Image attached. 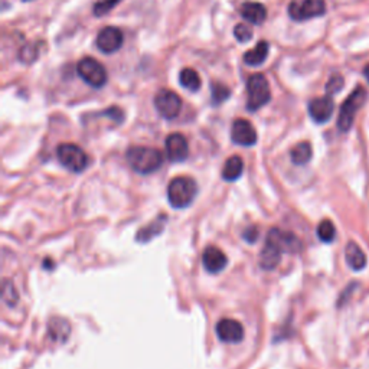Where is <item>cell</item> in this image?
I'll return each mask as SVG.
<instances>
[{
    "mask_svg": "<svg viewBox=\"0 0 369 369\" xmlns=\"http://www.w3.org/2000/svg\"><path fill=\"white\" fill-rule=\"evenodd\" d=\"M127 162L130 168L140 175H150L156 172L162 163V153L158 149L146 146H133L127 150Z\"/></svg>",
    "mask_w": 369,
    "mask_h": 369,
    "instance_id": "obj_1",
    "label": "cell"
},
{
    "mask_svg": "<svg viewBox=\"0 0 369 369\" xmlns=\"http://www.w3.org/2000/svg\"><path fill=\"white\" fill-rule=\"evenodd\" d=\"M198 194V184L189 176L175 177L168 187L169 204L176 209L188 208Z\"/></svg>",
    "mask_w": 369,
    "mask_h": 369,
    "instance_id": "obj_2",
    "label": "cell"
},
{
    "mask_svg": "<svg viewBox=\"0 0 369 369\" xmlns=\"http://www.w3.org/2000/svg\"><path fill=\"white\" fill-rule=\"evenodd\" d=\"M56 156L59 163L71 172L80 173L88 166L87 153L77 144L63 143L56 149Z\"/></svg>",
    "mask_w": 369,
    "mask_h": 369,
    "instance_id": "obj_3",
    "label": "cell"
},
{
    "mask_svg": "<svg viewBox=\"0 0 369 369\" xmlns=\"http://www.w3.org/2000/svg\"><path fill=\"white\" fill-rule=\"evenodd\" d=\"M365 100H366V91L362 87H358L345 100L339 111V118H337V127H339L341 132L346 133L351 130L355 115L359 111V108L363 106Z\"/></svg>",
    "mask_w": 369,
    "mask_h": 369,
    "instance_id": "obj_4",
    "label": "cell"
},
{
    "mask_svg": "<svg viewBox=\"0 0 369 369\" xmlns=\"http://www.w3.org/2000/svg\"><path fill=\"white\" fill-rule=\"evenodd\" d=\"M247 92H249L247 108L250 111L260 110L271 99L270 84L263 74H254L253 77H250L247 82Z\"/></svg>",
    "mask_w": 369,
    "mask_h": 369,
    "instance_id": "obj_5",
    "label": "cell"
},
{
    "mask_svg": "<svg viewBox=\"0 0 369 369\" xmlns=\"http://www.w3.org/2000/svg\"><path fill=\"white\" fill-rule=\"evenodd\" d=\"M77 73L88 85L100 88L107 82L106 68L94 58H84L77 65Z\"/></svg>",
    "mask_w": 369,
    "mask_h": 369,
    "instance_id": "obj_6",
    "label": "cell"
},
{
    "mask_svg": "<svg viewBox=\"0 0 369 369\" xmlns=\"http://www.w3.org/2000/svg\"><path fill=\"white\" fill-rule=\"evenodd\" d=\"M326 4L323 0H301V2H293L289 6V15L297 22H304L318 16L325 15Z\"/></svg>",
    "mask_w": 369,
    "mask_h": 369,
    "instance_id": "obj_7",
    "label": "cell"
},
{
    "mask_svg": "<svg viewBox=\"0 0 369 369\" xmlns=\"http://www.w3.org/2000/svg\"><path fill=\"white\" fill-rule=\"evenodd\" d=\"M155 107L163 118L173 120L179 115L182 110V100L176 92L170 89H162L158 92L155 99Z\"/></svg>",
    "mask_w": 369,
    "mask_h": 369,
    "instance_id": "obj_8",
    "label": "cell"
},
{
    "mask_svg": "<svg viewBox=\"0 0 369 369\" xmlns=\"http://www.w3.org/2000/svg\"><path fill=\"white\" fill-rule=\"evenodd\" d=\"M273 245H275L283 254L284 253H299L301 250V241L289 231H283L279 228H273L267 234V239Z\"/></svg>",
    "mask_w": 369,
    "mask_h": 369,
    "instance_id": "obj_9",
    "label": "cell"
},
{
    "mask_svg": "<svg viewBox=\"0 0 369 369\" xmlns=\"http://www.w3.org/2000/svg\"><path fill=\"white\" fill-rule=\"evenodd\" d=\"M231 139L238 146L250 147L257 143V132L249 120L238 118L234 121V125H232Z\"/></svg>",
    "mask_w": 369,
    "mask_h": 369,
    "instance_id": "obj_10",
    "label": "cell"
},
{
    "mask_svg": "<svg viewBox=\"0 0 369 369\" xmlns=\"http://www.w3.org/2000/svg\"><path fill=\"white\" fill-rule=\"evenodd\" d=\"M166 153L170 162H183L189 156V144L180 133H173L166 139Z\"/></svg>",
    "mask_w": 369,
    "mask_h": 369,
    "instance_id": "obj_11",
    "label": "cell"
},
{
    "mask_svg": "<svg viewBox=\"0 0 369 369\" xmlns=\"http://www.w3.org/2000/svg\"><path fill=\"white\" fill-rule=\"evenodd\" d=\"M123 45V34L118 27L107 26L101 29L97 37V46L104 54H113Z\"/></svg>",
    "mask_w": 369,
    "mask_h": 369,
    "instance_id": "obj_12",
    "label": "cell"
},
{
    "mask_svg": "<svg viewBox=\"0 0 369 369\" xmlns=\"http://www.w3.org/2000/svg\"><path fill=\"white\" fill-rule=\"evenodd\" d=\"M217 336L225 344H239L244 339V327L238 320L223 319L217 325Z\"/></svg>",
    "mask_w": 369,
    "mask_h": 369,
    "instance_id": "obj_13",
    "label": "cell"
},
{
    "mask_svg": "<svg viewBox=\"0 0 369 369\" xmlns=\"http://www.w3.org/2000/svg\"><path fill=\"white\" fill-rule=\"evenodd\" d=\"M202 264L204 268L211 273V274H218L221 273L227 264H228V258L225 256V253L217 247H206L204 254H202Z\"/></svg>",
    "mask_w": 369,
    "mask_h": 369,
    "instance_id": "obj_14",
    "label": "cell"
},
{
    "mask_svg": "<svg viewBox=\"0 0 369 369\" xmlns=\"http://www.w3.org/2000/svg\"><path fill=\"white\" fill-rule=\"evenodd\" d=\"M333 110H334V104L329 96L315 99L309 103V114L318 125H323V123L329 121L333 114Z\"/></svg>",
    "mask_w": 369,
    "mask_h": 369,
    "instance_id": "obj_15",
    "label": "cell"
},
{
    "mask_svg": "<svg viewBox=\"0 0 369 369\" xmlns=\"http://www.w3.org/2000/svg\"><path fill=\"white\" fill-rule=\"evenodd\" d=\"M282 256H283V253L279 249H277L275 245L265 241L264 247L260 253V267L263 270H274L277 265L280 264Z\"/></svg>",
    "mask_w": 369,
    "mask_h": 369,
    "instance_id": "obj_16",
    "label": "cell"
},
{
    "mask_svg": "<svg viewBox=\"0 0 369 369\" xmlns=\"http://www.w3.org/2000/svg\"><path fill=\"white\" fill-rule=\"evenodd\" d=\"M345 257H346V263L348 265L354 270V271H361L366 267V256L365 253L361 250L359 245L354 241L348 242L346 249H345Z\"/></svg>",
    "mask_w": 369,
    "mask_h": 369,
    "instance_id": "obj_17",
    "label": "cell"
},
{
    "mask_svg": "<svg viewBox=\"0 0 369 369\" xmlns=\"http://www.w3.org/2000/svg\"><path fill=\"white\" fill-rule=\"evenodd\" d=\"M241 15L245 20L253 25H261L267 18V11L261 4L247 2L241 6Z\"/></svg>",
    "mask_w": 369,
    "mask_h": 369,
    "instance_id": "obj_18",
    "label": "cell"
},
{
    "mask_svg": "<svg viewBox=\"0 0 369 369\" xmlns=\"http://www.w3.org/2000/svg\"><path fill=\"white\" fill-rule=\"evenodd\" d=\"M312 156H313V150L309 142H301L296 144L290 151L292 162L297 166H303L306 163H309Z\"/></svg>",
    "mask_w": 369,
    "mask_h": 369,
    "instance_id": "obj_19",
    "label": "cell"
},
{
    "mask_svg": "<svg viewBox=\"0 0 369 369\" xmlns=\"http://www.w3.org/2000/svg\"><path fill=\"white\" fill-rule=\"evenodd\" d=\"M166 221H168V218L165 217V215H161V217H159L158 220H155L151 224H149L147 227H144L143 230H140V231L137 232L136 239H137L139 242H147V241H150L151 238H155L156 235H159V234L163 231Z\"/></svg>",
    "mask_w": 369,
    "mask_h": 369,
    "instance_id": "obj_20",
    "label": "cell"
},
{
    "mask_svg": "<svg viewBox=\"0 0 369 369\" xmlns=\"http://www.w3.org/2000/svg\"><path fill=\"white\" fill-rule=\"evenodd\" d=\"M268 42L265 41H261L257 44V46L249 52H245L244 55V61L245 64L247 65H251V67H257V65H261L267 55H268Z\"/></svg>",
    "mask_w": 369,
    "mask_h": 369,
    "instance_id": "obj_21",
    "label": "cell"
},
{
    "mask_svg": "<svg viewBox=\"0 0 369 369\" xmlns=\"http://www.w3.org/2000/svg\"><path fill=\"white\" fill-rule=\"evenodd\" d=\"M244 170V162L239 156H231L223 169V179L227 182H234L237 180Z\"/></svg>",
    "mask_w": 369,
    "mask_h": 369,
    "instance_id": "obj_22",
    "label": "cell"
},
{
    "mask_svg": "<svg viewBox=\"0 0 369 369\" xmlns=\"http://www.w3.org/2000/svg\"><path fill=\"white\" fill-rule=\"evenodd\" d=\"M70 333H71V326L68 325L67 320L56 318L49 322V334L54 341L64 342Z\"/></svg>",
    "mask_w": 369,
    "mask_h": 369,
    "instance_id": "obj_23",
    "label": "cell"
},
{
    "mask_svg": "<svg viewBox=\"0 0 369 369\" xmlns=\"http://www.w3.org/2000/svg\"><path fill=\"white\" fill-rule=\"evenodd\" d=\"M179 81L183 88H187L188 91H192V92H196L201 88V77L192 68L182 70L179 75Z\"/></svg>",
    "mask_w": 369,
    "mask_h": 369,
    "instance_id": "obj_24",
    "label": "cell"
},
{
    "mask_svg": "<svg viewBox=\"0 0 369 369\" xmlns=\"http://www.w3.org/2000/svg\"><path fill=\"white\" fill-rule=\"evenodd\" d=\"M211 92H212V94H211L212 96V103L215 106H218V104L227 101L230 94H231L230 88L227 85L221 84V82H213L212 88H211Z\"/></svg>",
    "mask_w": 369,
    "mask_h": 369,
    "instance_id": "obj_25",
    "label": "cell"
},
{
    "mask_svg": "<svg viewBox=\"0 0 369 369\" xmlns=\"http://www.w3.org/2000/svg\"><path fill=\"white\" fill-rule=\"evenodd\" d=\"M318 237H319L320 241L327 242V244L334 239V237H336V228H334V225L332 224V221L325 220V221H322V223L319 224V227H318Z\"/></svg>",
    "mask_w": 369,
    "mask_h": 369,
    "instance_id": "obj_26",
    "label": "cell"
},
{
    "mask_svg": "<svg viewBox=\"0 0 369 369\" xmlns=\"http://www.w3.org/2000/svg\"><path fill=\"white\" fill-rule=\"evenodd\" d=\"M234 35H235L237 41H239V42H249L253 38L251 29L247 25H244V23H239V25L235 26Z\"/></svg>",
    "mask_w": 369,
    "mask_h": 369,
    "instance_id": "obj_27",
    "label": "cell"
},
{
    "mask_svg": "<svg viewBox=\"0 0 369 369\" xmlns=\"http://www.w3.org/2000/svg\"><path fill=\"white\" fill-rule=\"evenodd\" d=\"M4 300L9 306H15L18 301V292L15 290V286L11 282H5L4 284Z\"/></svg>",
    "mask_w": 369,
    "mask_h": 369,
    "instance_id": "obj_28",
    "label": "cell"
},
{
    "mask_svg": "<svg viewBox=\"0 0 369 369\" xmlns=\"http://www.w3.org/2000/svg\"><path fill=\"white\" fill-rule=\"evenodd\" d=\"M120 4V0H103V2L97 4L94 6V13L97 16H103V15H107L114 6H117Z\"/></svg>",
    "mask_w": 369,
    "mask_h": 369,
    "instance_id": "obj_29",
    "label": "cell"
},
{
    "mask_svg": "<svg viewBox=\"0 0 369 369\" xmlns=\"http://www.w3.org/2000/svg\"><path fill=\"white\" fill-rule=\"evenodd\" d=\"M344 87V78L341 75H333L327 85H326V91H327V94H336V92H339Z\"/></svg>",
    "mask_w": 369,
    "mask_h": 369,
    "instance_id": "obj_30",
    "label": "cell"
},
{
    "mask_svg": "<svg viewBox=\"0 0 369 369\" xmlns=\"http://www.w3.org/2000/svg\"><path fill=\"white\" fill-rule=\"evenodd\" d=\"M242 238H244L245 241H249V242H256V241H257V238H258V230H257V228H254V227H251V228H247V230L244 231V234H242Z\"/></svg>",
    "mask_w": 369,
    "mask_h": 369,
    "instance_id": "obj_31",
    "label": "cell"
},
{
    "mask_svg": "<svg viewBox=\"0 0 369 369\" xmlns=\"http://www.w3.org/2000/svg\"><path fill=\"white\" fill-rule=\"evenodd\" d=\"M363 75H365V78H366V81L369 82V64L365 67V70H363Z\"/></svg>",
    "mask_w": 369,
    "mask_h": 369,
    "instance_id": "obj_32",
    "label": "cell"
},
{
    "mask_svg": "<svg viewBox=\"0 0 369 369\" xmlns=\"http://www.w3.org/2000/svg\"><path fill=\"white\" fill-rule=\"evenodd\" d=\"M25 2H29V0H25Z\"/></svg>",
    "mask_w": 369,
    "mask_h": 369,
    "instance_id": "obj_33",
    "label": "cell"
}]
</instances>
